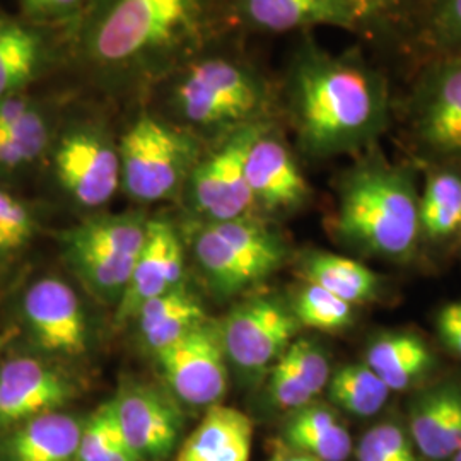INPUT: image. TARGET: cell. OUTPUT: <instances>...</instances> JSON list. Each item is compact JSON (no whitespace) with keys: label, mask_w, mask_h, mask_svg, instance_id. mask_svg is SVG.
<instances>
[{"label":"cell","mask_w":461,"mask_h":461,"mask_svg":"<svg viewBox=\"0 0 461 461\" xmlns=\"http://www.w3.org/2000/svg\"><path fill=\"white\" fill-rule=\"evenodd\" d=\"M285 95L301 142L316 156L367 149L395 113L393 77L363 47L297 50Z\"/></svg>","instance_id":"1"},{"label":"cell","mask_w":461,"mask_h":461,"mask_svg":"<svg viewBox=\"0 0 461 461\" xmlns=\"http://www.w3.org/2000/svg\"><path fill=\"white\" fill-rule=\"evenodd\" d=\"M335 228L347 243L384 258H407L420 236L419 192L411 166L386 159L376 144L339 185Z\"/></svg>","instance_id":"2"},{"label":"cell","mask_w":461,"mask_h":461,"mask_svg":"<svg viewBox=\"0 0 461 461\" xmlns=\"http://www.w3.org/2000/svg\"><path fill=\"white\" fill-rule=\"evenodd\" d=\"M395 98L415 146L438 165H461V53L422 60Z\"/></svg>","instance_id":"3"},{"label":"cell","mask_w":461,"mask_h":461,"mask_svg":"<svg viewBox=\"0 0 461 461\" xmlns=\"http://www.w3.org/2000/svg\"><path fill=\"white\" fill-rule=\"evenodd\" d=\"M194 251L221 294H236L274 274L284 262L279 238L262 222L241 217L200 230Z\"/></svg>","instance_id":"4"},{"label":"cell","mask_w":461,"mask_h":461,"mask_svg":"<svg viewBox=\"0 0 461 461\" xmlns=\"http://www.w3.org/2000/svg\"><path fill=\"white\" fill-rule=\"evenodd\" d=\"M146 238V221L133 215L104 217L68 232L67 255L93 293L103 299H120Z\"/></svg>","instance_id":"5"},{"label":"cell","mask_w":461,"mask_h":461,"mask_svg":"<svg viewBox=\"0 0 461 461\" xmlns=\"http://www.w3.org/2000/svg\"><path fill=\"white\" fill-rule=\"evenodd\" d=\"M366 53L403 83L424 60V30L434 0H342Z\"/></svg>","instance_id":"6"},{"label":"cell","mask_w":461,"mask_h":461,"mask_svg":"<svg viewBox=\"0 0 461 461\" xmlns=\"http://www.w3.org/2000/svg\"><path fill=\"white\" fill-rule=\"evenodd\" d=\"M272 95L245 67L209 60L195 67L178 89L185 116L197 125L241 123L264 113Z\"/></svg>","instance_id":"7"},{"label":"cell","mask_w":461,"mask_h":461,"mask_svg":"<svg viewBox=\"0 0 461 461\" xmlns=\"http://www.w3.org/2000/svg\"><path fill=\"white\" fill-rule=\"evenodd\" d=\"M118 156L125 190L137 200L154 202L176 192L190 148L180 133L142 116L125 133Z\"/></svg>","instance_id":"8"},{"label":"cell","mask_w":461,"mask_h":461,"mask_svg":"<svg viewBox=\"0 0 461 461\" xmlns=\"http://www.w3.org/2000/svg\"><path fill=\"white\" fill-rule=\"evenodd\" d=\"M156 356L167 384L185 403L212 407L226 393L228 367L221 327L202 321Z\"/></svg>","instance_id":"9"},{"label":"cell","mask_w":461,"mask_h":461,"mask_svg":"<svg viewBox=\"0 0 461 461\" xmlns=\"http://www.w3.org/2000/svg\"><path fill=\"white\" fill-rule=\"evenodd\" d=\"M294 314L276 301L253 299L238 306L221 327L226 356L247 373L272 367L293 344L297 330Z\"/></svg>","instance_id":"10"},{"label":"cell","mask_w":461,"mask_h":461,"mask_svg":"<svg viewBox=\"0 0 461 461\" xmlns=\"http://www.w3.org/2000/svg\"><path fill=\"white\" fill-rule=\"evenodd\" d=\"M192 0H120L96 36V51L108 62L132 59L167 40L190 14Z\"/></svg>","instance_id":"11"},{"label":"cell","mask_w":461,"mask_h":461,"mask_svg":"<svg viewBox=\"0 0 461 461\" xmlns=\"http://www.w3.org/2000/svg\"><path fill=\"white\" fill-rule=\"evenodd\" d=\"M264 125L251 123L241 127L194 175V198L198 211L215 222L247 217L255 205L245 175V158L249 142Z\"/></svg>","instance_id":"12"},{"label":"cell","mask_w":461,"mask_h":461,"mask_svg":"<svg viewBox=\"0 0 461 461\" xmlns=\"http://www.w3.org/2000/svg\"><path fill=\"white\" fill-rule=\"evenodd\" d=\"M55 171L64 190L86 207L106 203L122 178L118 152L93 132L67 135L55 150Z\"/></svg>","instance_id":"13"},{"label":"cell","mask_w":461,"mask_h":461,"mask_svg":"<svg viewBox=\"0 0 461 461\" xmlns=\"http://www.w3.org/2000/svg\"><path fill=\"white\" fill-rule=\"evenodd\" d=\"M122 434L139 461H163L176 447L182 419L178 409L149 386H127L113 400Z\"/></svg>","instance_id":"14"},{"label":"cell","mask_w":461,"mask_h":461,"mask_svg":"<svg viewBox=\"0 0 461 461\" xmlns=\"http://www.w3.org/2000/svg\"><path fill=\"white\" fill-rule=\"evenodd\" d=\"M245 175L255 203L267 211H293L310 197L294 158L267 125L248 146Z\"/></svg>","instance_id":"15"},{"label":"cell","mask_w":461,"mask_h":461,"mask_svg":"<svg viewBox=\"0 0 461 461\" xmlns=\"http://www.w3.org/2000/svg\"><path fill=\"white\" fill-rule=\"evenodd\" d=\"M24 318L40 346L50 352L81 354L86 348V318L79 297L59 279H41L28 289Z\"/></svg>","instance_id":"16"},{"label":"cell","mask_w":461,"mask_h":461,"mask_svg":"<svg viewBox=\"0 0 461 461\" xmlns=\"http://www.w3.org/2000/svg\"><path fill=\"white\" fill-rule=\"evenodd\" d=\"M70 396L68 381L47 364L32 357L11 359L0 366V428L59 411Z\"/></svg>","instance_id":"17"},{"label":"cell","mask_w":461,"mask_h":461,"mask_svg":"<svg viewBox=\"0 0 461 461\" xmlns=\"http://www.w3.org/2000/svg\"><path fill=\"white\" fill-rule=\"evenodd\" d=\"M183 247L178 234L163 221L148 222V238L133 267L132 277L118 301V320L133 318L152 297L180 285Z\"/></svg>","instance_id":"18"},{"label":"cell","mask_w":461,"mask_h":461,"mask_svg":"<svg viewBox=\"0 0 461 461\" xmlns=\"http://www.w3.org/2000/svg\"><path fill=\"white\" fill-rule=\"evenodd\" d=\"M407 430L422 460H451L461 447V392L441 386L419 396L411 407Z\"/></svg>","instance_id":"19"},{"label":"cell","mask_w":461,"mask_h":461,"mask_svg":"<svg viewBox=\"0 0 461 461\" xmlns=\"http://www.w3.org/2000/svg\"><path fill=\"white\" fill-rule=\"evenodd\" d=\"M253 432L247 413L217 403L183 441L176 461H249Z\"/></svg>","instance_id":"20"},{"label":"cell","mask_w":461,"mask_h":461,"mask_svg":"<svg viewBox=\"0 0 461 461\" xmlns=\"http://www.w3.org/2000/svg\"><path fill=\"white\" fill-rule=\"evenodd\" d=\"M49 140V118L34 99L23 93L0 98V171L38 161Z\"/></svg>","instance_id":"21"},{"label":"cell","mask_w":461,"mask_h":461,"mask_svg":"<svg viewBox=\"0 0 461 461\" xmlns=\"http://www.w3.org/2000/svg\"><path fill=\"white\" fill-rule=\"evenodd\" d=\"M240 5L248 23L262 32L284 33L321 24L356 32L342 0H240Z\"/></svg>","instance_id":"22"},{"label":"cell","mask_w":461,"mask_h":461,"mask_svg":"<svg viewBox=\"0 0 461 461\" xmlns=\"http://www.w3.org/2000/svg\"><path fill=\"white\" fill-rule=\"evenodd\" d=\"M83 424L67 413H41L17 426L5 445L9 461H74Z\"/></svg>","instance_id":"23"},{"label":"cell","mask_w":461,"mask_h":461,"mask_svg":"<svg viewBox=\"0 0 461 461\" xmlns=\"http://www.w3.org/2000/svg\"><path fill=\"white\" fill-rule=\"evenodd\" d=\"M366 364L383 379L390 392H405L428 376L434 356L419 335L390 331L371 342Z\"/></svg>","instance_id":"24"},{"label":"cell","mask_w":461,"mask_h":461,"mask_svg":"<svg viewBox=\"0 0 461 461\" xmlns=\"http://www.w3.org/2000/svg\"><path fill=\"white\" fill-rule=\"evenodd\" d=\"M282 445L318 461H346L354 451L350 432L339 415L314 402L291 412L284 426Z\"/></svg>","instance_id":"25"},{"label":"cell","mask_w":461,"mask_h":461,"mask_svg":"<svg viewBox=\"0 0 461 461\" xmlns=\"http://www.w3.org/2000/svg\"><path fill=\"white\" fill-rule=\"evenodd\" d=\"M135 316L146 344L156 354L205 321L200 303L182 285L152 297Z\"/></svg>","instance_id":"26"},{"label":"cell","mask_w":461,"mask_h":461,"mask_svg":"<svg viewBox=\"0 0 461 461\" xmlns=\"http://www.w3.org/2000/svg\"><path fill=\"white\" fill-rule=\"evenodd\" d=\"M420 234L441 241L461 228V169L458 165H439L428 173L419 195Z\"/></svg>","instance_id":"27"},{"label":"cell","mask_w":461,"mask_h":461,"mask_svg":"<svg viewBox=\"0 0 461 461\" xmlns=\"http://www.w3.org/2000/svg\"><path fill=\"white\" fill-rule=\"evenodd\" d=\"M304 277L348 304L375 301L379 294L376 274L352 258L333 253H314L304 262Z\"/></svg>","instance_id":"28"},{"label":"cell","mask_w":461,"mask_h":461,"mask_svg":"<svg viewBox=\"0 0 461 461\" xmlns=\"http://www.w3.org/2000/svg\"><path fill=\"white\" fill-rule=\"evenodd\" d=\"M41 59V38L32 28L4 23L0 28V98L21 95L38 74Z\"/></svg>","instance_id":"29"},{"label":"cell","mask_w":461,"mask_h":461,"mask_svg":"<svg viewBox=\"0 0 461 461\" xmlns=\"http://www.w3.org/2000/svg\"><path fill=\"white\" fill-rule=\"evenodd\" d=\"M331 402L359 419H367L383 411L390 388L366 363L347 364L339 367L329 381Z\"/></svg>","instance_id":"30"},{"label":"cell","mask_w":461,"mask_h":461,"mask_svg":"<svg viewBox=\"0 0 461 461\" xmlns=\"http://www.w3.org/2000/svg\"><path fill=\"white\" fill-rule=\"evenodd\" d=\"M76 461H139L118 426L113 402L84 424Z\"/></svg>","instance_id":"31"},{"label":"cell","mask_w":461,"mask_h":461,"mask_svg":"<svg viewBox=\"0 0 461 461\" xmlns=\"http://www.w3.org/2000/svg\"><path fill=\"white\" fill-rule=\"evenodd\" d=\"M297 323L308 329L321 331H340L354 320L352 304L340 297L333 296L320 285L306 282L299 291L294 304Z\"/></svg>","instance_id":"32"},{"label":"cell","mask_w":461,"mask_h":461,"mask_svg":"<svg viewBox=\"0 0 461 461\" xmlns=\"http://www.w3.org/2000/svg\"><path fill=\"white\" fill-rule=\"evenodd\" d=\"M461 53V0H434L424 30V60Z\"/></svg>","instance_id":"33"},{"label":"cell","mask_w":461,"mask_h":461,"mask_svg":"<svg viewBox=\"0 0 461 461\" xmlns=\"http://www.w3.org/2000/svg\"><path fill=\"white\" fill-rule=\"evenodd\" d=\"M280 359L287 364V367L314 396L320 395L329 386L331 376L329 359L325 352L314 346L312 340H294L285 348Z\"/></svg>","instance_id":"34"},{"label":"cell","mask_w":461,"mask_h":461,"mask_svg":"<svg viewBox=\"0 0 461 461\" xmlns=\"http://www.w3.org/2000/svg\"><path fill=\"white\" fill-rule=\"evenodd\" d=\"M34 221L30 209L0 188V253L26 245L33 236Z\"/></svg>","instance_id":"35"},{"label":"cell","mask_w":461,"mask_h":461,"mask_svg":"<svg viewBox=\"0 0 461 461\" xmlns=\"http://www.w3.org/2000/svg\"><path fill=\"white\" fill-rule=\"evenodd\" d=\"M268 395L276 407L289 412L313 403L316 398L280 357L270 367Z\"/></svg>","instance_id":"36"},{"label":"cell","mask_w":461,"mask_h":461,"mask_svg":"<svg viewBox=\"0 0 461 461\" xmlns=\"http://www.w3.org/2000/svg\"><path fill=\"white\" fill-rule=\"evenodd\" d=\"M438 331L445 346L461 359V303L447 304L438 314Z\"/></svg>","instance_id":"37"},{"label":"cell","mask_w":461,"mask_h":461,"mask_svg":"<svg viewBox=\"0 0 461 461\" xmlns=\"http://www.w3.org/2000/svg\"><path fill=\"white\" fill-rule=\"evenodd\" d=\"M354 453H356V460L357 461H392L386 456V453L381 449V446H379L371 430L364 432L359 443L356 446Z\"/></svg>","instance_id":"38"},{"label":"cell","mask_w":461,"mask_h":461,"mask_svg":"<svg viewBox=\"0 0 461 461\" xmlns=\"http://www.w3.org/2000/svg\"><path fill=\"white\" fill-rule=\"evenodd\" d=\"M24 9L32 16H51L66 11L67 7L74 5L77 0H21Z\"/></svg>","instance_id":"39"},{"label":"cell","mask_w":461,"mask_h":461,"mask_svg":"<svg viewBox=\"0 0 461 461\" xmlns=\"http://www.w3.org/2000/svg\"><path fill=\"white\" fill-rule=\"evenodd\" d=\"M268 461H318L313 456L301 453L297 449H293L289 446L282 445L279 449L274 453V456Z\"/></svg>","instance_id":"40"},{"label":"cell","mask_w":461,"mask_h":461,"mask_svg":"<svg viewBox=\"0 0 461 461\" xmlns=\"http://www.w3.org/2000/svg\"><path fill=\"white\" fill-rule=\"evenodd\" d=\"M451 461H461V447L453 455V458H451Z\"/></svg>","instance_id":"41"},{"label":"cell","mask_w":461,"mask_h":461,"mask_svg":"<svg viewBox=\"0 0 461 461\" xmlns=\"http://www.w3.org/2000/svg\"><path fill=\"white\" fill-rule=\"evenodd\" d=\"M2 24H4V23H2V21H0V28H2Z\"/></svg>","instance_id":"42"},{"label":"cell","mask_w":461,"mask_h":461,"mask_svg":"<svg viewBox=\"0 0 461 461\" xmlns=\"http://www.w3.org/2000/svg\"><path fill=\"white\" fill-rule=\"evenodd\" d=\"M460 230H461V228H460Z\"/></svg>","instance_id":"43"}]
</instances>
